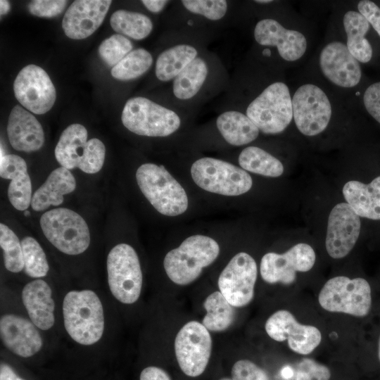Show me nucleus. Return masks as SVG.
Wrapping results in <instances>:
<instances>
[{
  "mask_svg": "<svg viewBox=\"0 0 380 380\" xmlns=\"http://www.w3.org/2000/svg\"><path fill=\"white\" fill-rule=\"evenodd\" d=\"M220 380H232V379H228V378H223V379H220Z\"/></svg>",
  "mask_w": 380,
  "mask_h": 380,
  "instance_id": "nucleus-52",
  "label": "nucleus"
},
{
  "mask_svg": "<svg viewBox=\"0 0 380 380\" xmlns=\"http://www.w3.org/2000/svg\"><path fill=\"white\" fill-rule=\"evenodd\" d=\"M257 275L253 257L245 252L238 253L220 274V291L233 307H243L253 298Z\"/></svg>",
  "mask_w": 380,
  "mask_h": 380,
  "instance_id": "nucleus-12",
  "label": "nucleus"
},
{
  "mask_svg": "<svg viewBox=\"0 0 380 380\" xmlns=\"http://www.w3.org/2000/svg\"><path fill=\"white\" fill-rule=\"evenodd\" d=\"M153 64V57L146 49L132 50L111 70L112 76L119 80H134L144 75Z\"/></svg>",
  "mask_w": 380,
  "mask_h": 380,
  "instance_id": "nucleus-34",
  "label": "nucleus"
},
{
  "mask_svg": "<svg viewBox=\"0 0 380 380\" xmlns=\"http://www.w3.org/2000/svg\"><path fill=\"white\" fill-rule=\"evenodd\" d=\"M360 217L347 203L331 210L328 220L326 249L330 257H346L355 245L360 232Z\"/></svg>",
  "mask_w": 380,
  "mask_h": 380,
  "instance_id": "nucleus-16",
  "label": "nucleus"
},
{
  "mask_svg": "<svg viewBox=\"0 0 380 380\" xmlns=\"http://www.w3.org/2000/svg\"><path fill=\"white\" fill-rule=\"evenodd\" d=\"M254 37L260 45L277 46L280 56L288 61L299 59L307 48V41L302 33L286 29L273 19L260 20L255 27Z\"/></svg>",
  "mask_w": 380,
  "mask_h": 380,
  "instance_id": "nucleus-19",
  "label": "nucleus"
},
{
  "mask_svg": "<svg viewBox=\"0 0 380 380\" xmlns=\"http://www.w3.org/2000/svg\"><path fill=\"white\" fill-rule=\"evenodd\" d=\"M239 163L244 170L265 177H279L284 172V166L279 160L265 150L253 146L241 151Z\"/></svg>",
  "mask_w": 380,
  "mask_h": 380,
  "instance_id": "nucleus-31",
  "label": "nucleus"
},
{
  "mask_svg": "<svg viewBox=\"0 0 380 380\" xmlns=\"http://www.w3.org/2000/svg\"><path fill=\"white\" fill-rule=\"evenodd\" d=\"M212 350L209 331L203 324L190 321L177 334L175 352L182 371L187 376L196 377L205 371Z\"/></svg>",
  "mask_w": 380,
  "mask_h": 380,
  "instance_id": "nucleus-10",
  "label": "nucleus"
},
{
  "mask_svg": "<svg viewBox=\"0 0 380 380\" xmlns=\"http://www.w3.org/2000/svg\"><path fill=\"white\" fill-rule=\"evenodd\" d=\"M318 300L327 311L365 317L372 306L371 288L365 279L338 276L325 283Z\"/></svg>",
  "mask_w": 380,
  "mask_h": 380,
  "instance_id": "nucleus-8",
  "label": "nucleus"
},
{
  "mask_svg": "<svg viewBox=\"0 0 380 380\" xmlns=\"http://www.w3.org/2000/svg\"><path fill=\"white\" fill-rule=\"evenodd\" d=\"M206 314L202 324L211 331L227 329L234 319V310L220 291L210 293L203 303Z\"/></svg>",
  "mask_w": 380,
  "mask_h": 380,
  "instance_id": "nucleus-32",
  "label": "nucleus"
},
{
  "mask_svg": "<svg viewBox=\"0 0 380 380\" xmlns=\"http://www.w3.org/2000/svg\"><path fill=\"white\" fill-rule=\"evenodd\" d=\"M329 369L310 358L302 360L298 365L295 380H329Z\"/></svg>",
  "mask_w": 380,
  "mask_h": 380,
  "instance_id": "nucleus-40",
  "label": "nucleus"
},
{
  "mask_svg": "<svg viewBox=\"0 0 380 380\" xmlns=\"http://www.w3.org/2000/svg\"><path fill=\"white\" fill-rule=\"evenodd\" d=\"M7 135L11 146L19 151L33 152L44 144V133L40 122L20 105L11 110L7 124Z\"/></svg>",
  "mask_w": 380,
  "mask_h": 380,
  "instance_id": "nucleus-21",
  "label": "nucleus"
},
{
  "mask_svg": "<svg viewBox=\"0 0 380 380\" xmlns=\"http://www.w3.org/2000/svg\"><path fill=\"white\" fill-rule=\"evenodd\" d=\"M136 179L144 196L160 213L174 217L187 210L185 190L163 165L142 164L137 170Z\"/></svg>",
  "mask_w": 380,
  "mask_h": 380,
  "instance_id": "nucleus-3",
  "label": "nucleus"
},
{
  "mask_svg": "<svg viewBox=\"0 0 380 380\" xmlns=\"http://www.w3.org/2000/svg\"><path fill=\"white\" fill-rule=\"evenodd\" d=\"M121 120L130 132L152 137H167L181 125L180 118L174 110L141 96L131 98L125 103Z\"/></svg>",
  "mask_w": 380,
  "mask_h": 380,
  "instance_id": "nucleus-4",
  "label": "nucleus"
},
{
  "mask_svg": "<svg viewBox=\"0 0 380 380\" xmlns=\"http://www.w3.org/2000/svg\"><path fill=\"white\" fill-rule=\"evenodd\" d=\"M0 176L11 179L8 187V198L11 205L18 210H26L32 201V183L25 160L14 154L1 157Z\"/></svg>",
  "mask_w": 380,
  "mask_h": 380,
  "instance_id": "nucleus-22",
  "label": "nucleus"
},
{
  "mask_svg": "<svg viewBox=\"0 0 380 380\" xmlns=\"http://www.w3.org/2000/svg\"><path fill=\"white\" fill-rule=\"evenodd\" d=\"M49 284L36 279L27 284L22 299L32 322L42 330H48L54 324V301Z\"/></svg>",
  "mask_w": 380,
  "mask_h": 380,
  "instance_id": "nucleus-23",
  "label": "nucleus"
},
{
  "mask_svg": "<svg viewBox=\"0 0 380 380\" xmlns=\"http://www.w3.org/2000/svg\"><path fill=\"white\" fill-rule=\"evenodd\" d=\"M194 182L205 191L224 196H239L248 192L253 180L243 169L228 162L204 157L191 167Z\"/></svg>",
  "mask_w": 380,
  "mask_h": 380,
  "instance_id": "nucleus-6",
  "label": "nucleus"
},
{
  "mask_svg": "<svg viewBox=\"0 0 380 380\" xmlns=\"http://www.w3.org/2000/svg\"><path fill=\"white\" fill-rule=\"evenodd\" d=\"M219 253L220 246L215 240L205 235H192L166 254L164 269L172 282L187 285L195 281Z\"/></svg>",
  "mask_w": 380,
  "mask_h": 380,
  "instance_id": "nucleus-2",
  "label": "nucleus"
},
{
  "mask_svg": "<svg viewBox=\"0 0 380 380\" xmlns=\"http://www.w3.org/2000/svg\"><path fill=\"white\" fill-rule=\"evenodd\" d=\"M110 23L116 32L135 40L147 37L153 27L151 20L147 15L124 9L115 11L110 17Z\"/></svg>",
  "mask_w": 380,
  "mask_h": 380,
  "instance_id": "nucleus-33",
  "label": "nucleus"
},
{
  "mask_svg": "<svg viewBox=\"0 0 380 380\" xmlns=\"http://www.w3.org/2000/svg\"><path fill=\"white\" fill-rule=\"evenodd\" d=\"M40 226L46 238L62 253L78 255L89 246L88 225L72 210L58 208L45 212L40 218Z\"/></svg>",
  "mask_w": 380,
  "mask_h": 380,
  "instance_id": "nucleus-5",
  "label": "nucleus"
},
{
  "mask_svg": "<svg viewBox=\"0 0 380 380\" xmlns=\"http://www.w3.org/2000/svg\"><path fill=\"white\" fill-rule=\"evenodd\" d=\"M139 380H171V379L163 369L150 366L141 371Z\"/></svg>",
  "mask_w": 380,
  "mask_h": 380,
  "instance_id": "nucleus-45",
  "label": "nucleus"
},
{
  "mask_svg": "<svg viewBox=\"0 0 380 380\" xmlns=\"http://www.w3.org/2000/svg\"><path fill=\"white\" fill-rule=\"evenodd\" d=\"M0 246L7 270L17 273L24 269L23 253L17 235L6 224H0Z\"/></svg>",
  "mask_w": 380,
  "mask_h": 380,
  "instance_id": "nucleus-36",
  "label": "nucleus"
},
{
  "mask_svg": "<svg viewBox=\"0 0 380 380\" xmlns=\"http://www.w3.org/2000/svg\"><path fill=\"white\" fill-rule=\"evenodd\" d=\"M255 1L257 2V3H259V4H268V3L272 2V1H271V0H258V1Z\"/></svg>",
  "mask_w": 380,
  "mask_h": 380,
  "instance_id": "nucleus-49",
  "label": "nucleus"
},
{
  "mask_svg": "<svg viewBox=\"0 0 380 380\" xmlns=\"http://www.w3.org/2000/svg\"><path fill=\"white\" fill-rule=\"evenodd\" d=\"M208 74L206 61L201 57L195 58L173 80L175 96L179 100L193 98L201 89Z\"/></svg>",
  "mask_w": 380,
  "mask_h": 380,
  "instance_id": "nucleus-30",
  "label": "nucleus"
},
{
  "mask_svg": "<svg viewBox=\"0 0 380 380\" xmlns=\"http://www.w3.org/2000/svg\"><path fill=\"white\" fill-rule=\"evenodd\" d=\"M343 26L347 34V47L360 62L367 63L372 57V48L365 34L369 24L365 17L356 11H348L343 17Z\"/></svg>",
  "mask_w": 380,
  "mask_h": 380,
  "instance_id": "nucleus-29",
  "label": "nucleus"
},
{
  "mask_svg": "<svg viewBox=\"0 0 380 380\" xmlns=\"http://www.w3.org/2000/svg\"><path fill=\"white\" fill-rule=\"evenodd\" d=\"M24 215L25 216H30V213L27 210H25L24 212Z\"/></svg>",
  "mask_w": 380,
  "mask_h": 380,
  "instance_id": "nucleus-50",
  "label": "nucleus"
},
{
  "mask_svg": "<svg viewBox=\"0 0 380 380\" xmlns=\"http://www.w3.org/2000/svg\"><path fill=\"white\" fill-rule=\"evenodd\" d=\"M0 334L4 345L22 357L34 355L43 345L35 325L28 319L15 315H5L1 317Z\"/></svg>",
  "mask_w": 380,
  "mask_h": 380,
  "instance_id": "nucleus-20",
  "label": "nucleus"
},
{
  "mask_svg": "<svg viewBox=\"0 0 380 380\" xmlns=\"http://www.w3.org/2000/svg\"><path fill=\"white\" fill-rule=\"evenodd\" d=\"M343 194L359 217L380 220V176L368 184L349 181L343 188Z\"/></svg>",
  "mask_w": 380,
  "mask_h": 380,
  "instance_id": "nucleus-25",
  "label": "nucleus"
},
{
  "mask_svg": "<svg viewBox=\"0 0 380 380\" xmlns=\"http://www.w3.org/2000/svg\"><path fill=\"white\" fill-rule=\"evenodd\" d=\"M357 8L380 37V8L373 1L368 0L360 1Z\"/></svg>",
  "mask_w": 380,
  "mask_h": 380,
  "instance_id": "nucleus-44",
  "label": "nucleus"
},
{
  "mask_svg": "<svg viewBox=\"0 0 380 380\" xmlns=\"http://www.w3.org/2000/svg\"><path fill=\"white\" fill-rule=\"evenodd\" d=\"M87 130L80 124H72L62 132L54 153L58 163L68 170L79 167L87 142Z\"/></svg>",
  "mask_w": 380,
  "mask_h": 380,
  "instance_id": "nucleus-27",
  "label": "nucleus"
},
{
  "mask_svg": "<svg viewBox=\"0 0 380 380\" xmlns=\"http://www.w3.org/2000/svg\"><path fill=\"white\" fill-rule=\"evenodd\" d=\"M198 57L196 49L188 44H179L163 51L157 58L155 73L162 82L174 80Z\"/></svg>",
  "mask_w": 380,
  "mask_h": 380,
  "instance_id": "nucleus-28",
  "label": "nucleus"
},
{
  "mask_svg": "<svg viewBox=\"0 0 380 380\" xmlns=\"http://www.w3.org/2000/svg\"><path fill=\"white\" fill-rule=\"evenodd\" d=\"M216 125L224 139L232 146H243L254 141L259 129L245 114L237 110H227L216 120Z\"/></svg>",
  "mask_w": 380,
  "mask_h": 380,
  "instance_id": "nucleus-26",
  "label": "nucleus"
},
{
  "mask_svg": "<svg viewBox=\"0 0 380 380\" xmlns=\"http://www.w3.org/2000/svg\"><path fill=\"white\" fill-rule=\"evenodd\" d=\"M110 0H77L73 1L62 21L65 35L72 39H83L91 35L102 24Z\"/></svg>",
  "mask_w": 380,
  "mask_h": 380,
  "instance_id": "nucleus-17",
  "label": "nucleus"
},
{
  "mask_svg": "<svg viewBox=\"0 0 380 380\" xmlns=\"http://www.w3.org/2000/svg\"><path fill=\"white\" fill-rule=\"evenodd\" d=\"M379 358L380 360V339H379Z\"/></svg>",
  "mask_w": 380,
  "mask_h": 380,
  "instance_id": "nucleus-51",
  "label": "nucleus"
},
{
  "mask_svg": "<svg viewBox=\"0 0 380 380\" xmlns=\"http://www.w3.org/2000/svg\"><path fill=\"white\" fill-rule=\"evenodd\" d=\"M232 380H270L266 372L248 360H240L232 369Z\"/></svg>",
  "mask_w": 380,
  "mask_h": 380,
  "instance_id": "nucleus-41",
  "label": "nucleus"
},
{
  "mask_svg": "<svg viewBox=\"0 0 380 380\" xmlns=\"http://www.w3.org/2000/svg\"><path fill=\"white\" fill-rule=\"evenodd\" d=\"M67 3L64 0H34L28 4V10L37 17L53 18L64 11Z\"/></svg>",
  "mask_w": 380,
  "mask_h": 380,
  "instance_id": "nucleus-42",
  "label": "nucleus"
},
{
  "mask_svg": "<svg viewBox=\"0 0 380 380\" xmlns=\"http://www.w3.org/2000/svg\"><path fill=\"white\" fill-rule=\"evenodd\" d=\"M265 331L274 341L287 340L289 347L300 355L311 353L320 343V331L312 325L300 324L288 310H280L266 321Z\"/></svg>",
  "mask_w": 380,
  "mask_h": 380,
  "instance_id": "nucleus-15",
  "label": "nucleus"
},
{
  "mask_svg": "<svg viewBox=\"0 0 380 380\" xmlns=\"http://www.w3.org/2000/svg\"><path fill=\"white\" fill-rule=\"evenodd\" d=\"M13 91L18 102L37 115L51 110L56 99V89L49 76L34 64L26 65L18 72L13 82Z\"/></svg>",
  "mask_w": 380,
  "mask_h": 380,
  "instance_id": "nucleus-13",
  "label": "nucleus"
},
{
  "mask_svg": "<svg viewBox=\"0 0 380 380\" xmlns=\"http://www.w3.org/2000/svg\"><path fill=\"white\" fill-rule=\"evenodd\" d=\"M0 380H24L15 373L8 365L1 363L0 367Z\"/></svg>",
  "mask_w": 380,
  "mask_h": 380,
  "instance_id": "nucleus-47",
  "label": "nucleus"
},
{
  "mask_svg": "<svg viewBox=\"0 0 380 380\" xmlns=\"http://www.w3.org/2000/svg\"><path fill=\"white\" fill-rule=\"evenodd\" d=\"M246 115L265 134L282 132L293 118L292 100L286 84L277 82L266 87L248 105Z\"/></svg>",
  "mask_w": 380,
  "mask_h": 380,
  "instance_id": "nucleus-7",
  "label": "nucleus"
},
{
  "mask_svg": "<svg viewBox=\"0 0 380 380\" xmlns=\"http://www.w3.org/2000/svg\"><path fill=\"white\" fill-rule=\"evenodd\" d=\"M76 181L70 171L59 167L53 170L46 181L32 195L31 206L35 211H44L51 205H60L63 196L72 193Z\"/></svg>",
  "mask_w": 380,
  "mask_h": 380,
  "instance_id": "nucleus-24",
  "label": "nucleus"
},
{
  "mask_svg": "<svg viewBox=\"0 0 380 380\" xmlns=\"http://www.w3.org/2000/svg\"><path fill=\"white\" fill-rule=\"evenodd\" d=\"M105 154L106 148L100 139L93 138L88 140L78 168L87 174L99 172L104 163Z\"/></svg>",
  "mask_w": 380,
  "mask_h": 380,
  "instance_id": "nucleus-39",
  "label": "nucleus"
},
{
  "mask_svg": "<svg viewBox=\"0 0 380 380\" xmlns=\"http://www.w3.org/2000/svg\"><path fill=\"white\" fill-rule=\"evenodd\" d=\"M107 271L113 296L125 304L136 302L141 291L142 272L135 250L127 243L114 246L108 255Z\"/></svg>",
  "mask_w": 380,
  "mask_h": 380,
  "instance_id": "nucleus-9",
  "label": "nucleus"
},
{
  "mask_svg": "<svg viewBox=\"0 0 380 380\" xmlns=\"http://www.w3.org/2000/svg\"><path fill=\"white\" fill-rule=\"evenodd\" d=\"M141 3L151 12L157 13L164 9L168 1L166 0H143Z\"/></svg>",
  "mask_w": 380,
  "mask_h": 380,
  "instance_id": "nucleus-46",
  "label": "nucleus"
},
{
  "mask_svg": "<svg viewBox=\"0 0 380 380\" xmlns=\"http://www.w3.org/2000/svg\"><path fill=\"white\" fill-rule=\"evenodd\" d=\"M10 3L6 0L0 1V14L1 15H6L10 11Z\"/></svg>",
  "mask_w": 380,
  "mask_h": 380,
  "instance_id": "nucleus-48",
  "label": "nucleus"
},
{
  "mask_svg": "<svg viewBox=\"0 0 380 380\" xmlns=\"http://www.w3.org/2000/svg\"><path fill=\"white\" fill-rule=\"evenodd\" d=\"M319 65L324 76L338 86L353 87L360 81L362 73L358 61L341 42H331L322 49Z\"/></svg>",
  "mask_w": 380,
  "mask_h": 380,
  "instance_id": "nucleus-18",
  "label": "nucleus"
},
{
  "mask_svg": "<svg viewBox=\"0 0 380 380\" xmlns=\"http://www.w3.org/2000/svg\"><path fill=\"white\" fill-rule=\"evenodd\" d=\"M293 117L298 130L306 136H315L327 127L331 106L326 94L317 86H300L292 99Z\"/></svg>",
  "mask_w": 380,
  "mask_h": 380,
  "instance_id": "nucleus-11",
  "label": "nucleus"
},
{
  "mask_svg": "<svg viewBox=\"0 0 380 380\" xmlns=\"http://www.w3.org/2000/svg\"><path fill=\"white\" fill-rule=\"evenodd\" d=\"M363 101L368 113L380 123V82L372 84L366 89Z\"/></svg>",
  "mask_w": 380,
  "mask_h": 380,
  "instance_id": "nucleus-43",
  "label": "nucleus"
},
{
  "mask_svg": "<svg viewBox=\"0 0 380 380\" xmlns=\"http://www.w3.org/2000/svg\"><path fill=\"white\" fill-rule=\"evenodd\" d=\"M315 253L308 244L298 243L282 254L267 253L261 259L260 272L269 284H291L296 272L310 270L315 262Z\"/></svg>",
  "mask_w": 380,
  "mask_h": 380,
  "instance_id": "nucleus-14",
  "label": "nucleus"
},
{
  "mask_svg": "<svg viewBox=\"0 0 380 380\" xmlns=\"http://www.w3.org/2000/svg\"><path fill=\"white\" fill-rule=\"evenodd\" d=\"M65 328L77 343L89 346L100 340L104 329L102 303L91 290L71 291L63 303Z\"/></svg>",
  "mask_w": 380,
  "mask_h": 380,
  "instance_id": "nucleus-1",
  "label": "nucleus"
},
{
  "mask_svg": "<svg viewBox=\"0 0 380 380\" xmlns=\"http://www.w3.org/2000/svg\"><path fill=\"white\" fill-rule=\"evenodd\" d=\"M24 260V272L30 277H45L49 272V264L45 253L39 243L31 236L21 241Z\"/></svg>",
  "mask_w": 380,
  "mask_h": 380,
  "instance_id": "nucleus-35",
  "label": "nucleus"
},
{
  "mask_svg": "<svg viewBox=\"0 0 380 380\" xmlns=\"http://www.w3.org/2000/svg\"><path fill=\"white\" fill-rule=\"evenodd\" d=\"M132 48L133 44L127 37L115 34L104 39L98 51L104 63L113 68L132 51Z\"/></svg>",
  "mask_w": 380,
  "mask_h": 380,
  "instance_id": "nucleus-37",
  "label": "nucleus"
},
{
  "mask_svg": "<svg viewBox=\"0 0 380 380\" xmlns=\"http://www.w3.org/2000/svg\"><path fill=\"white\" fill-rule=\"evenodd\" d=\"M181 2L189 12L210 20L222 18L228 8L227 1L225 0H184Z\"/></svg>",
  "mask_w": 380,
  "mask_h": 380,
  "instance_id": "nucleus-38",
  "label": "nucleus"
}]
</instances>
